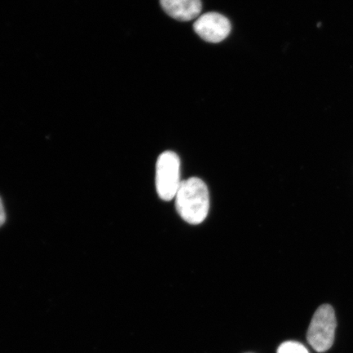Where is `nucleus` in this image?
Masks as SVG:
<instances>
[{
	"label": "nucleus",
	"mask_w": 353,
	"mask_h": 353,
	"mask_svg": "<svg viewBox=\"0 0 353 353\" xmlns=\"http://www.w3.org/2000/svg\"><path fill=\"white\" fill-rule=\"evenodd\" d=\"M193 28L202 39L213 43L224 41L232 29L230 21L218 12H207L199 17Z\"/></svg>",
	"instance_id": "obj_4"
},
{
	"label": "nucleus",
	"mask_w": 353,
	"mask_h": 353,
	"mask_svg": "<svg viewBox=\"0 0 353 353\" xmlns=\"http://www.w3.org/2000/svg\"><path fill=\"white\" fill-rule=\"evenodd\" d=\"M176 208L182 219L190 224L204 222L210 209L208 188L200 179L182 181L176 194Z\"/></svg>",
	"instance_id": "obj_1"
},
{
	"label": "nucleus",
	"mask_w": 353,
	"mask_h": 353,
	"mask_svg": "<svg viewBox=\"0 0 353 353\" xmlns=\"http://www.w3.org/2000/svg\"><path fill=\"white\" fill-rule=\"evenodd\" d=\"M181 183L178 154L170 151L162 153L157 163L156 184L159 196L165 201L173 200Z\"/></svg>",
	"instance_id": "obj_3"
},
{
	"label": "nucleus",
	"mask_w": 353,
	"mask_h": 353,
	"mask_svg": "<svg viewBox=\"0 0 353 353\" xmlns=\"http://www.w3.org/2000/svg\"><path fill=\"white\" fill-rule=\"evenodd\" d=\"M161 6L168 15L181 21H189L200 17L201 0H160Z\"/></svg>",
	"instance_id": "obj_5"
},
{
	"label": "nucleus",
	"mask_w": 353,
	"mask_h": 353,
	"mask_svg": "<svg viewBox=\"0 0 353 353\" xmlns=\"http://www.w3.org/2000/svg\"><path fill=\"white\" fill-rule=\"evenodd\" d=\"M277 353H309V352L300 343L287 341L282 343L278 348Z\"/></svg>",
	"instance_id": "obj_6"
},
{
	"label": "nucleus",
	"mask_w": 353,
	"mask_h": 353,
	"mask_svg": "<svg viewBox=\"0 0 353 353\" xmlns=\"http://www.w3.org/2000/svg\"><path fill=\"white\" fill-rule=\"evenodd\" d=\"M6 212H4L3 202L0 198V227L6 222Z\"/></svg>",
	"instance_id": "obj_7"
},
{
	"label": "nucleus",
	"mask_w": 353,
	"mask_h": 353,
	"mask_svg": "<svg viewBox=\"0 0 353 353\" xmlns=\"http://www.w3.org/2000/svg\"><path fill=\"white\" fill-rule=\"evenodd\" d=\"M336 327L334 308L329 304L321 305L317 308L309 325L307 334L309 344L319 352L329 350L333 345Z\"/></svg>",
	"instance_id": "obj_2"
}]
</instances>
